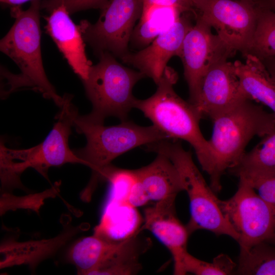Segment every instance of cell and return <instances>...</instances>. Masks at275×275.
<instances>
[{
    "mask_svg": "<svg viewBox=\"0 0 275 275\" xmlns=\"http://www.w3.org/2000/svg\"><path fill=\"white\" fill-rule=\"evenodd\" d=\"M41 3V0H32L26 10L22 9L20 5L11 8V15L15 21L1 40L0 49L17 64L21 72L14 74L1 67L3 83L1 96L6 98L20 89L29 88L40 93L61 107L64 96L57 94L48 79L43 65L40 42Z\"/></svg>",
    "mask_w": 275,
    "mask_h": 275,
    "instance_id": "1",
    "label": "cell"
},
{
    "mask_svg": "<svg viewBox=\"0 0 275 275\" xmlns=\"http://www.w3.org/2000/svg\"><path fill=\"white\" fill-rule=\"evenodd\" d=\"M212 122L213 132L208 140L210 158L204 171L209 176L210 187L217 193L222 189V176L239 163L251 140L275 130V116L262 105L245 98Z\"/></svg>",
    "mask_w": 275,
    "mask_h": 275,
    "instance_id": "2",
    "label": "cell"
},
{
    "mask_svg": "<svg viewBox=\"0 0 275 275\" xmlns=\"http://www.w3.org/2000/svg\"><path fill=\"white\" fill-rule=\"evenodd\" d=\"M178 78L175 70L167 66L156 84L155 92L147 99H136L134 108L141 111L171 139H180L189 143L204 171L209 162L210 148L200 130L202 117L192 104L175 91L174 86Z\"/></svg>",
    "mask_w": 275,
    "mask_h": 275,
    "instance_id": "3",
    "label": "cell"
},
{
    "mask_svg": "<svg viewBox=\"0 0 275 275\" xmlns=\"http://www.w3.org/2000/svg\"><path fill=\"white\" fill-rule=\"evenodd\" d=\"M171 140L148 144L146 150L166 156L178 171L189 200L190 218L186 226L189 234L206 230L216 236L228 235L238 242V235L224 215L220 200L194 163L191 152L185 150L176 140Z\"/></svg>",
    "mask_w": 275,
    "mask_h": 275,
    "instance_id": "4",
    "label": "cell"
},
{
    "mask_svg": "<svg viewBox=\"0 0 275 275\" xmlns=\"http://www.w3.org/2000/svg\"><path fill=\"white\" fill-rule=\"evenodd\" d=\"M73 126L87 139L84 147L73 151L91 169V178L98 183L111 162L119 156L139 146L171 139L154 125L142 126L127 120L107 126L78 114Z\"/></svg>",
    "mask_w": 275,
    "mask_h": 275,
    "instance_id": "5",
    "label": "cell"
},
{
    "mask_svg": "<svg viewBox=\"0 0 275 275\" xmlns=\"http://www.w3.org/2000/svg\"><path fill=\"white\" fill-rule=\"evenodd\" d=\"M98 56L99 62L92 65L87 79L82 81L92 105L91 112L85 116L91 121L101 123L109 117L126 120L137 99L133 95V88L146 77L121 64L108 52Z\"/></svg>",
    "mask_w": 275,
    "mask_h": 275,
    "instance_id": "6",
    "label": "cell"
},
{
    "mask_svg": "<svg viewBox=\"0 0 275 275\" xmlns=\"http://www.w3.org/2000/svg\"><path fill=\"white\" fill-rule=\"evenodd\" d=\"M64 98V103L55 118L57 121L40 144L29 149H13L7 147L1 141L0 157L11 160L8 167L14 175L20 176L26 169L32 168L47 178L50 167L68 163L84 164L68 144L78 110L72 103L71 95L65 94Z\"/></svg>",
    "mask_w": 275,
    "mask_h": 275,
    "instance_id": "7",
    "label": "cell"
},
{
    "mask_svg": "<svg viewBox=\"0 0 275 275\" xmlns=\"http://www.w3.org/2000/svg\"><path fill=\"white\" fill-rule=\"evenodd\" d=\"M261 0H194L193 14L215 30L235 52L249 53L256 31Z\"/></svg>",
    "mask_w": 275,
    "mask_h": 275,
    "instance_id": "8",
    "label": "cell"
},
{
    "mask_svg": "<svg viewBox=\"0 0 275 275\" xmlns=\"http://www.w3.org/2000/svg\"><path fill=\"white\" fill-rule=\"evenodd\" d=\"M239 179L235 194L227 200H220V206L238 235L240 252H244L275 234V206L261 197L246 180Z\"/></svg>",
    "mask_w": 275,
    "mask_h": 275,
    "instance_id": "9",
    "label": "cell"
},
{
    "mask_svg": "<svg viewBox=\"0 0 275 275\" xmlns=\"http://www.w3.org/2000/svg\"><path fill=\"white\" fill-rule=\"evenodd\" d=\"M143 0H108L95 23L82 20L78 25L83 39L98 55L108 52L121 58L143 9Z\"/></svg>",
    "mask_w": 275,
    "mask_h": 275,
    "instance_id": "10",
    "label": "cell"
},
{
    "mask_svg": "<svg viewBox=\"0 0 275 275\" xmlns=\"http://www.w3.org/2000/svg\"><path fill=\"white\" fill-rule=\"evenodd\" d=\"M184 39L180 54L184 75L189 90L188 101L196 105L203 79L213 66L228 59L236 52L230 48L212 28L199 17Z\"/></svg>",
    "mask_w": 275,
    "mask_h": 275,
    "instance_id": "11",
    "label": "cell"
},
{
    "mask_svg": "<svg viewBox=\"0 0 275 275\" xmlns=\"http://www.w3.org/2000/svg\"><path fill=\"white\" fill-rule=\"evenodd\" d=\"M192 12L182 14L169 29L159 35L149 45L135 52H129L121 59L137 69L156 84L170 59L179 56L185 37L194 25Z\"/></svg>",
    "mask_w": 275,
    "mask_h": 275,
    "instance_id": "12",
    "label": "cell"
},
{
    "mask_svg": "<svg viewBox=\"0 0 275 275\" xmlns=\"http://www.w3.org/2000/svg\"><path fill=\"white\" fill-rule=\"evenodd\" d=\"M245 98L233 63L225 60L213 66L205 74L195 107L202 118L207 117L212 121Z\"/></svg>",
    "mask_w": 275,
    "mask_h": 275,
    "instance_id": "13",
    "label": "cell"
},
{
    "mask_svg": "<svg viewBox=\"0 0 275 275\" xmlns=\"http://www.w3.org/2000/svg\"><path fill=\"white\" fill-rule=\"evenodd\" d=\"M175 198L166 199L144 210V223L138 230L151 232L169 250L174 260V274L184 275L182 260L187 252L190 235L186 226L178 218Z\"/></svg>",
    "mask_w": 275,
    "mask_h": 275,
    "instance_id": "14",
    "label": "cell"
},
{
    "mask_svg": "<svg viewBox=\"0 0 275 275\" xmlns=\"http://www.w3.org/2000/svg\"><path fill=\"white\" fill-rule=\"evenodd\" d=\"M69 219L63 223L64 228L57 236L47 239L20 242L14 238L1 244V269L14 265H26L34 269L40 262L52 256L71 238L86 229L85 224L73 226Z\"/></svg>",
    "mask_w": 275,
    "mask_h": 275,
    "instance_id": "15",
    "label": "cell"
},
{
    "mask_svg": "<svg viewBox=\"0 0 275 275\" xmlns=\"http://www.w3.org/2000/svg\"><path fill=\"white\" fill-rule=\"evenodd\" d=\"M45 17L46 31L82 81L87 79L92 64L86 56L85 45L78 25L71 19L63 5L53 9Z\"/></svg>",
    "mask_w": 275,
    "mask_h": 275,
    "instance_id": "16",
    "label": "cell"
},
{
    "mask_svg": "<svg viewBox=\"0 0 275 275\" xmlns=\"http://www.w3.org/2000/svg\"><path fill=\"white\" fill-rule=\"evenodd\" d=\"M233 62L241 90L248 99L267 106L275 116V81L261 60L251 53Z\"/></svg>",
    "mask_w": 275,
    "mask_h": 275,
    "instance_id": "17",
    "label": "cell"
},
{
    "mask_svg": "<svg viewBox=\"0 0 275 275\" xmlns=\"http://www.w3.org/2000/svg\"><path fill=\"white\" fill-rule=\"evenodd\" d=\"M133 171L150 201L176 198L178 193L184 191L178 171L171 160L163 154H157L149 164Z\"/></svg>",
    "mask_w": 275,
    "mask_h": 275,
    "instance_id": "18",
    "label": "cell"
},
{
    "mask_svg": "<svg viewBox=\"0 0 275 275\" xmlns=\"http://www.w3.org/2000/svg\"><path fill=\"white\" fill-rule=\"evenodd\" d=\"M138 230L120 240L111 255L92 273L100 275L136 274L142 269L140 258L150 248V238Z\"/></svg>",
    "mask_w": 275,
    "mask_h": 275,
    "instance_id": "19",
    "label": "cell"
},
{
    "mask_svg": "<svg viewBox=\"0 0 275 275\" xmlns=\"http://www.w3.org/2000/svg\"><path fill=\"white\" fill-rule=\"evenodd\" d=\"M184 13L186 12L174 7L143 6L141 16L130 38L132 47L141 50L147 46Z\"/></svg>",
    "mask_w": 275,
    "mask_h": 275,
    "instance_id": "20",
    "label": "cell"
},
{
    "mask_svg": "<svg viewBox=\"0 0 275 275\" xmlns=\"http://www.w3.org/2000/svg\"><path fill=\"white\" fill-rule=\"evenodd\" d=\"M229 171L238 178H275V130L263 137Z\"/></svg>",
    "mask_w": 275,
    "mask_h": 275,
    "instance_id": "21",
    "label": "cell"
},
{
    "mask_svg": "<svg viewBox=\"0 0 275 275\" xmlns=\"http://www.w3.org/2000/svg\"><path fill=\"white\" fill-rule=\"evenodd\" d=\"M120 240L96 234L85 237L69 250L68 261L76 266L78 274L92 275L110 256Z\"/></svg>",
    "mask_w": 275,
    "mask_h": 275,
    "instance_id": "22",
    "label": "cell"
},
{
    "mask_svg": "<svg viewBox=\"0 0 275 275\" xmlns=\"http://www.w3.org/2000/svg\"><path fill=\"white\" fill-rule=\"evenodd\" d=\"M235 274L275 275V246L262 242L240 252Z\"/></svg>",
    "mask_w": 275,
    "mask_h": 275,
    "instance_id": "23",
    "label": "cell"
},
{
    "mask_svg": "<svg viewBox=\"0 0 275 275\" xmlns=\"http://www.w3.org/2000/svg\"><path fill=\"white\" fill-rule=\"evenodd\" d=\"M249 53L261 60L275 56V12L263 5Z\"/></svg>",
    "mask_w": 275,
    "mask_h": 275,
    "instance_id": "24",
    "label": "cell"
},
{
    "mask_svg": "<svg viewBox=\"0 0 275 275\" xmlns=\"http://www.w3.org/2000/svg\"><path fill=\"white\" fill-rule=\"evenodd\" d=\"M182 264L184 270L197 275H229L235 273L237 265L226 254H221L212 262L200 260L187 252Z\"/></svg>",
    "mask_w": 275,
    "mask_h": 275,
    "instance_id": "25",
    "label": "cell"
},
{
    "mask_svg": "<svg viewBox=\"0 0 275 275\" xmlns=\"http://www.w3.org/2000/svg\"><path fill=\"white\" fill-rule=\"evenodd\" d=\"M60 181L44 191L21 197L14 196L9 192L3 193L0 202L1 215L9 210L17 209H29L38 213L44 200L55 197L60 190Z\"/></svg>",
    "mask_w": 275,
    "mask_h": 275,
    "instance_id": "26",
    "label": "cell"
},
{
    "mask_svg": "<svg viewBox=\"0 0 275 275\" xmlns=\"http://www.w3.org/2000/svg\"><path fill=\"white\" fill-rule=\"evenodd\" d=\"M108 0H44L41 9L50 12L60 5H63L69 14L91 9H101Z\"/></svg>",
    "mask_w": 275,
    "mask_h": 275,
    "instance_id": "27",
    "label": "cell"
},
{
    "mask_svg": "<svg viewBox=\"0 0 275 275\" xmlns=\"http://www.w3.org/2000/svg\"><path fill=\"white\" fill-rule=\"evenodd\" d=\"M241 178L246 180L264 200L275 206V178Z\"/></svg>",
    "mask_w": 275,
    "mask_h": 275,
    "instance_id": "28",
    "label": "cell"
},
{
    "mask_svg": "<svg viewBox=\"0 0 275 275\" xmlns=\"http://www.w3.org/2000/svg\"><path fill=\"white\" fill-rule=\"evenodd\" d=\"M134 177V180L129 188L125 199L126 203L133 208L143 206L150 201L148 194L135 175Z\"/></svg>",
    "mask_w": 275,
    "mask_h": 275,
    "instance_id": "29",
    "label": "cell"
},
{
    "mask_svg": "<svg viewBox=\"0 0 275 275\" xmlns=\"http://www.w3.org/2000/svg\"><path fill=\"white\" fill-rule=\"evenodd\" d=\"M143 6L174 7L184 12L194 11V0H143Z\"/></svg>",
    "mask_w": 275,
    "mask_h": 275,
    "instance_id": "30",
    "label": "cell"
},
{
    "mask_svg": "<svg viewBox=\"0 0 275 275\" xmlns=\"http://www.w3.org/2000/svg\"><path fill=\"white\" fill-rule=\"evenodd\" d=\"M262 61L275 81V56L265 59Z\"/></svg>",
    "mask_w": 275,
    "mask_h": 275,
    "instance_id": "31",
    "label": "cell"
},
{
    "mask_svg": "<svg viewBox=\"0 0 275 275\" xmlns=\"http://www.w3.org/2000/svg\"><path fill=\"white\" fill-rule=\"evenodd\" d=\"M29 1L32 0H1V2L5 4L12 6H19Z\"/></svg>",
    "mask_w": 275,
    "mask_h": 275,
    "instance_id": "32",
    "label": "cell"
},
{
    "mask_svg": "<svg viewBox=\"0 0 275 275\" xmlns=\"http://www.w3.org/2000/svg\"><path fill=\"white\" fill-rule=\"evenodd\" d=\"M261 2L265 7L275 12V0H261Z\"/></svg>",
    "mask_w": 275,
    "mask_h": 275,
    "instance_id": "33",
    "label": "cell"
},
{
    "mask_svg": "<svg viewBox=\"0 0 275 275\" xmlns=\"http://www.w3.org/2000/svg\"><path fill=\"white\" fill-rule=\"evenodd\" d=\"M266 242L275 246V234Z\"/></svg>",
    "mask_w": 275,
    "mask_h": 275,
    "instance_id": "34",
    "label": "cell"
}]
</instances>
